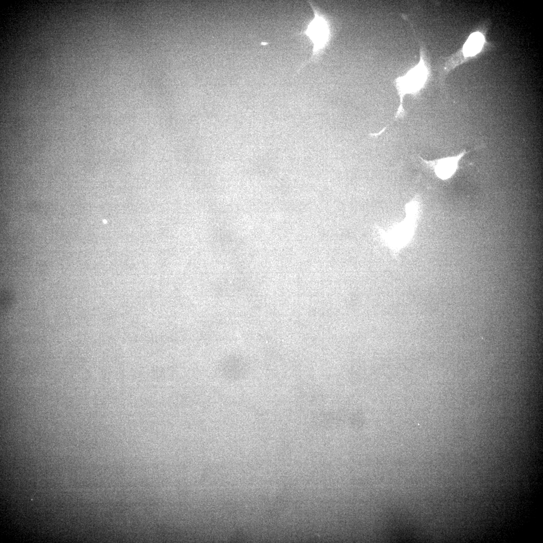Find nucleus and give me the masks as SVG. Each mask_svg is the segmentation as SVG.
<instances>
[{
  "label": "nucleus",
  "mask_w": 543,
  "mask_h": 543,
  "mask_svg": "<svg viewBox=\"0 0 543 543\" xmlns=\"http://www.w3.org/2000/svg\"><path fill=\"white\" fill-rule=\"evenodd\" d=\"M484 42L482 34L475 32L472 34L463 47V53L466 56H471L478 53L481 49Z\"/></svg>",
  "instance_id": "obj_4"
},
{
  "label": "nucleus",
  "mask_w": 543,
  "mask_h": 543,
  "mask_svg": "<svg viewBox=\"0 0 543 543\" xmlns=\"http://www.w3.org/2000/svg\"><path fill=\"white\" fill-rule=\"evenodd\" d=\"M466 151H463L458 155L427 161L422 159L426 164L433 167L436 175L442 179L450 177L456 171L458 163Z\"/></svg>",
  "instance_id": "obj_3"
},
{
  "label": "nucleus",
  "mask_w": 543,
  "mask_h": 543,
  "mask_svg": "<svg viewBox=\"0 0 543 543\" xmlns=\"http://www.w3.org/2000/svg\"><path fill=\"white\" fill-rule=\"evenodd\" d=\"M401 17L409 23L410 27L412 28L415 37L418 42L420 46V58L416 65L409 69L403 75L399 76L394 79V84L399 98V106L393 120L380 131L372 133V135L375 137L383 133L394 121L404 118L406 114L403 106L404 97L407 95H410L413 97L418 95L420 91L425 87L429 76V67L424 47L417 36L413 25L409 18L405 14H403Z\"/></svg>",
  "instance_id": "obj_1"
},
{
  "label": "nucleus",
  "mask_w": 543,
  "mask_h": 543,
  "mask_svg": "<svg viewBox=\"0 0 543 543\" xmlns=\"http://www.w3.org/2000/svg\"><path fill=\"white\" fill-rule=\"evenodd\" d=\"M309 4L313 12V18L302 34L306 35L312 43L313 52L310 59L304 63L302 67L316 59L319 53L327 45L330 37L329 27L326 19L318 13L310 3Z\"/></svg>",
  "instance_id": "obj_2"
}]
</instances>
